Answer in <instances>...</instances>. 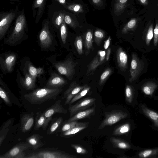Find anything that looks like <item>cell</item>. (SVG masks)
Returning <instances> with one entry per match:
<instances>
[{
  "label": "cell",
  "instance_id": "46",
  "mask_svg": "<svg viewBox=\"0 0 158 158\" xmlns=\"http://www.w3.org/2000/svg\"><path fill=\"white\" fill-rule=\"evenodd\" d=\"M70 146L74 149L78 153L85 154L87 152L85 148L78 144H72L70 145Z\"/></svg>",
  "mask_w": 158,
  "mask_h": 158
},
{
  "label": "cell",
  "instance_id": "37",
  "mask_svg": "<svg viewBox=\"0 0 158 158\" xmlns=\"http://www.w3.org/2000/svg\"><path fill=\"white\" fill-rule=\"evenodd\" d=\"M94 41L98 46H100L102 41L105 38L106 34L105 32L102 30L96 29L94 33Z\"/></svg>",
  "mask_w": 158,
  "mask_h": 158
},
{
  "label": "cell",
  "instance_id": "55",
  "mask_svg": "<svg viewBox=\"0 0 158 158\" xmlns=\"http://www.w3.org/2000/svg\"><path fill=\"white\" fill-rule=\"evenodd\" d=\"M92 1L94 3L97 4L100 2L101 0H92Z\"/></svg>",
  "mask_w": 158,
  "mask_h": 158
},
{
  "label": "cell",
  "instance_id": "2",
  "mask_svg": "<svg viewBox=\"0 0 158 158\" xmlns=\"http://www.w3.org/2000/svg\"><path fill=\"white\" fill-rule=\"evenodd\" d=\"M62 90L61 88L45 87L34 89L30 93L24 94L23 97L31 104L40 105L48 100L56 99Z\"/></svg>",
  "mask_w": 158,
  "mask_h": 158
},
{
  "label": "cell",
  "instance_id": "28",
  "mask_svg": "<svg viewBox=\"0 0 158 158\" xmlns=\"http://www.w3.org/2000/svg\"><path fill=\"white\" fill-rule=\"evenodd\" d=\"M65 14V12L62 11L58 12L54 14L52 19V22L56 28H60L64 21Z\"/></svg>",
  "mask_w": 158,
  "mask_h": 158
},
{
  "label": "cell",
  "instance_id": "31",
  "mask_svg": "<svg viewBox=\"0 0 158 158\" xmlns=\"http://www.w3.org/2000/svg\"><path fill=\"white\" fill-rule=\"evenodd\" d=\"M130 125L128 123H125L116 128L112 134L114 135H120L128 133L130 130Z\"/></svg>",
  "mask_w": 158,
  "mask_h": 158
},
{
  "label": "cell",
  "instance_id": "9",
  "mask_svg": "<svg viewBox=\"0 0 158 158\" xmlns=\"http://www.w3.org/2000/svg\"><path fill=\"white\" fill-rule=\"evenodd\" d=\"M96 99L86 98L79 101L75 104L70 105L68 108L70 117L78 112L88 109L95 103Z\"/></svg>",
  "mask_w": 158,
  "mask_h": 158
},
{
  "label": "cell",
  "instance_id": "35",
  "mask_svg": "<svg viewBox=\"0 0 158 158\" xmlns=\"http://www.w3.org/2000/svg\"><path fill=\"white\" fill-rule=\"evenodd\" d=\"M91 87L87 85L82 89L71 100L69 105H72L74 102L85 96L89 91Z\"/></svg>",
  "mask_w": 158,
  "mask_h": 158
},
{
  "label": "cell",
  "instance_id": "24",
  "mask_svg": "<svg viewBox=\"0 0 158 158\" xmlns=\"http://www.w3.org/2000/svg\"><path fill=\"white\" fill-rule=\"evenodd\" d=\"M36 79L30 76L27 72L26 73L24 77L22 80L21 84L25 89L27 90H31L35 87Z\"/></svg>",
  "mask_w": 158,
  "mask_h": 158
},
{
  "label": "cell",
  "instance_id": "11",
  "mask_svg": "<svg viewBox=\"0 0 158 158\" xmlns=\"http://www.w3.org/2000/svg\"><path fill=\"white\" fill-rule=\"evenodd\" d=\"M87 84L81 86L74 81L72 82L68 88L64 93L62 99H65L64 105L69 104L72 98L86 85Z\"/></svg>",
  "mask_w": 158,
  "mask_h": 158
},
{
  "label": "cell",
  "instance_id": "23",
  "mask_svg": "<svg viewBox=\"0 0 158 158\" xmlns=\"http://www.w3.org/2000/svg\"><path fill=\"white\" fill-rule=\"evenodd\" d=\"M63 119L62 117L56 118L54 119L47 131V134L52 135L59 131L63 123Z\"/></svg>",
  "mask_w": 158,
  "mask_h": 158
},
{
  "label": "cell",
  "instance_id": "44",
  "mask_svg": "<svg viewBox=\"0 0 158 158\" xmlns=\"http://www.w3.org/2000/svg\"><path fill=\"white\" fill-rule=\"evenodd\" d=\"M158 153V149H148L141 152L139 156L141 158L148 157L156 154Z\"/></svg>",
  "mask_w": 158,
  "mask_h": 158
},
{
  "label": "cell",
  "instance_id": "48",
  "mask_svg": "<svg viewBox=\"0 0 158 158\" xmlns=\"http://www.w3.org/2000/svg\"><path fill=\"white\" fill-rule=\"evenodd\" d=\"M153 43L155 46H156L158 43V21L156 22V25L153 31Z\"/></svg>",
  "mask_w": 158,
  "mask_h": 158
},
{
  "label": "cell",
  "instance_id": "16",
  "mask_svg": "<svg viewBox=\"0 0 158 158\" xmlns=\"http://www.w3.org/2000/svg\"><path fill=\"white\" fill-rule=\"evenodd\" d=\"M34 123V114L33 112L23 115L21 119L20 128L22 132L25 133L30 131Z\"/></svg>",
  "mask_w": 158,
  "mask_h": 158
},
{
  "label": "cell",
  "instance_id": "30",
  "mask_svg": "<svg viewBox=\"0 0 158 158\" xmlns=\"http://www.w3.org/2000/svg\"><path fill=\"white\" fill-rule=\"evenodd\" d=\"M153 24L149 23L147 25L144 31V35L146 44L149 45L153 37Z\"/></svg>",
  "mask_w": 158,
  "mask_h": 158
},
{
  "label": "cell",
  "instance_id": "19",
  "mask_svg": "<svg viewBox=\"0 0 158 158\" xmlns=\"http://www.w3.org/2000/svg\"><path fill=\"white\" fill-rule=\"evenodd\" d=\"M96 106L87 109L85 110L80 111L74 114L66 122L77 121L79 119H84L94 115L95 113Z\"/></svg>",
  "mask_w": 158,
  "mask_h": 158
},
{
  "label": "cell",
  "instance_id": "21",
  "mask_svg": "<svg viewBox=\"0 0 158 158\" xmlns=\"http://www.w3.org/2000/svg\"><path fill=\"white\" fill-rule=\"evenodd\" d=\"M14 118H11L5 122L0 130V146L4 141L14 122Z\"/></svg>",
  "mask_w": 158,
  "mask_h": 158
},
{
  "label": "cell",
  "instance_id": "13",
  "mask_svg": "<svg viewBox=\"0 0 158 158\" xmlns=\"http://www.w3.org/2000/svg\"><path fill=\"white\" fill-rule=\"evenodd\" d=\"M47 0H34L32 5V15L35 17V22L38 23L43 14Z\"/></svg>",
  "mask_w": 158,
  "mask_h": 158
},
{
  "label": "cell",
  "instance_id": "39",
  "mask_svg": "<svg viewBox=\"0 0 158 158\" xmlns=\"http://www.w3.org/2000/svg\"><path fill=\"white\" fill-rule=\"evenodd\" d=\"M74 44L79 54L81 55L83 53V41L81 36H77L75 39Z\"/></svg>",
  "mask_w": 158,
  "mask_h": 158
},
{
  "label": "cell",
  "instance_id": "50",
  "mask_svg": "<svg viewBox=\"0 0 158 158\" xmlns=\"http://www.w3.org/2000/svg\"><path fill=\"white\" fill-rule=\"evenodd\" d=\"M111 40V37L109 36L108 39L105 42L104 45V48L105 49H107L108 48L110 45Z\"/></svg>",
  "mask_w": 158,
  "mask_h": 158
},
{
  "label": "cell",
  "instance_id": "41",
  "mask_svg": "<svg viewBox=\"0 0 158 158\" xmlns=\"http://www.w3.org/2000/svg\"><path fill=\"white\" fill-rule=\"evenodd\" d=\"M112 70L110 68H107L101 75L99 82L100 85H103L112 73Z\"/></svg>",
  "mask_w": 158,
  "mask_h": 158
},
{
  "label": "cell",
  "instance_id": "20",
  "mask_svg": "<svg viewBox=\"0 0 158 158\" xmlns=\"http://www.w3.org/2000/svg\"><path fill=\"white\" fill-rule=\"evenodd\" d=\"M43 138V136L37 134H34L27 138L26 141L29 143L34 150H36L45 145L41 139Z\"/></svg>",
  "mask_w": 158,
  "mask_h": 158
},
{
  "label": "cell",
  "instance_id": "12",
  "mask_svg": "<svg viewBox=\"0 0 158 158\" xmlns=\"http://www.w3.org/2000/svg\"><path fill=\"white\" fill-rule=\"evenodd\" d=\"M31 148H32V146L26 141L19 143L8 151L0 155V158H15L19 153Z\"/></svg>",
  "mask_w": 158,
  "mask_h": 158
},
{
  "label": "cell",
  "instance_id": "27",
  "mask_svg": "<svg viewBox=\"0 0 158 158\" xmlns=\"http://www.w3.org/2000/svg\"><path fill=\"white\" fill-rule=\"evenodd\" d=\"M113 146L115 148L121 149H128L130 148L129 143L122 139L119 138L112 137L110 139Z\"/></svg>",
  "mask_w": 158,
  "mask_h": 158
},
{
  "label": "cell",
  "instance_id": "40",
  "mask_svg": "<svg viewBox=\"0 0 158 158\" xmlns=\"http://www.w3.org/2000/svg\"><path fill=\"white\" fill-rule=\"evenodd\" d=\"M0 96L7 105L9 106H12L8 94L1 86L0 87Z\"/></svg>",
  "mask_w": 158,
  "mask_h": 158
},
{
  "label": "cell",
  "instance_id": "18",
  "mask_svg": "<svg viewBox=\"0 0 158 158\" xmlns=\"http://www.w3.org/2000/svg\"><path fill=\"white\" fill-rule=\"evenodd\" d=\"M116 58L118 66L122 71H125L127 68L128 57L122 48L119 47L116 52Z\"/></svg>",
  "mask_w": 158,
  "mask_h": 158
},
{
  "label": "cell",
  "instance_id": "47",
  "mask_svg": "<svg viewBox=\"0 0 158 158\" xmlns=\"http://www.w3.org/2000/svg\"><path fill=\"white\" fill-rule=\"evenodd\" d=\"M64 21L66 24L69 25L71 27L74 28L76 27V24L69 15L65 14Z\"/></svg>",
  "mask_w": 158,
  "mask_h": 158
},
{
  "label": "cell",
  "instance_id": "14",
  "mask_svg": "<svg viewBox=\"0 0 158 158\" xmlns=\"http://www.w3.org/2000/svg\"><path fill=\"white\" fill-rule=\"evenodd\" d=\"M67 83L66 80L55 73H52L45 85L48 88H61Z\"/></svg>",
  "mask_w": 158,
  "mask_h": 158
},
{
  "label": "cell",
  "instance_id": "4",
  "mask_svg": "<svg viewBox=\"0 0 158 158\" xmlns=\"http://www.w3.org/2000/svg\"><path fill=\"white\" fill-rule=\"evenodd\" d=\"M19 8L9 11L0 13V40H1L6 34L13 21L15 20L19 12Z\"/></svg>",
  "mask_w": 158,
  "mask_h": 158
},
{
  "label": "cell",
  "instance_id": "45",
  "mask_svg": "<svg viewBox=\"0 0 158 158\" xmlns=\"http://www.w3.org/2000/svg\"><path fill=\"white\" fill-rule=\"evenodd\" d=\"M67 9L75 12L80 13L83 12V8L80 4H75L69 5L65 7Z\"/></svg>",
  "mask_w": 158,
  "mask_h": 158
},
{
  "label": "cell",
  "instance_id": "6",
  "mask_svg": "<svg viewBox=\"0 0 158 158\" xmlns=\"http://www.w3.org/2000/svg\"><path fill=\"white\" fill-rule=\"evenodd\" d=\"M77 63L74 62L72 58L69 57L63 61L55 62L53 64L60 74L70 80L75 74Z\"/></svg>",
  "mask_w": 158,
  "mask_h": 158
},
{
  "label": "cell",
  "instance_id": "38",
  "mask_svg": "<svg viewBox=\"0 0 158 158\" xmlns=\"http://www.w3.org/2000/svg\"><path fill=\"white\" fill-rule=\"evenodd\" d=\"M126 99L129 103H131L133 100L134 90L132 86L130 85L126 86L125 89Z\"/></svg>",
  "mask_w": 158,
  "mask_h": 158
},
{
  "label": "cell",
  "instance_id": "1",
  "mask_svg": "<svg viewBox=\"0 0 158 158\" xmlns=\"http://www.w3.org/2000/svg\"><path fill=\"white\" fill-rule=\"evenodd\" d=\"M27 24L24 8L19 11L15 22L11 34L6 43L10 45H16L19 44L27 35Z\"/></svg>",
  "mask_w": 158,
  "mask_h": 158
},
{
  "label": "cell",
  "instance_id": "3",
  "mask_svg": "<svg viewBox=\"0 0 158 158\" xmlns=\"http://www.w3.org/2000/svg\"><path fill=\"white\" fill-rule=\"evenodd\" d=\"M77 156L64 151L52 149L39 150L26 155V158H76Z\"/></svg>",
  "mask_w": 158,
  "mask_h": 158
},
{
  "label": "cell",
  "instance_id": "7",
  "mask_svg": "<svg viewBox=\"0 0 158 158\" xmlns=\"http://www.w3.org/2000/svg\"><path fill=\"white\" fill-rule=\"evenodd\" d=\"M105 118L101 123L98 129L115 124L128 115L127 113L119 110H114L109 112H105Z\"/></svg>",
  "mask_w": 158,
  "mask_h": 158
},
{
  "label": "cell",
  "instance_id": "34",
  "mask_svg": "<svg viewBox=\"0 0 158 158\" xmlns=\"http://www.w3.org/2000/svg\"><path fill=\"white\" fill-rule=\"evenodd\" d=\"M128 0H116L114 5V12L116 15L120 14L124 10Z\"/></svg>",
  "mask_w": 158,
  "mask_h": 158
},
{
  "label": "cell",
  "instance_id": "22",
  "mask_svg": "<svg viewBox=\"0 0 158 158\" xmlns=\"http://www.w3.org/2000/svg\"><path fill=\"white\" fill-rule=\"evenodd\" d=\"M89 123H79L74 127L65 131L61 133V137L69 136L75 134L86 128L88 125Z\"/></svg>",
  "mask_w": 158,
  "mask_h": 158
},
{
  "label": "cell",
  "instance_id": "56",
  "mask_svg": "<svg viewBox=\"0 0 158 158\" xmlns=\"http://www.w3.org/2000/svg\"><path fill=\"white\" fill-rule=\"evenodd\" d=\"M12 2H17L19 0H10Z\"/></svg>",
  "mask_w": 158,
  "mask_h": 158
},
{
  "label": "cell",
  "instance_id": "15",
  "mask_svg": "<svg viewBox=\"0 0 158 158\" xmlns=\"http://www.w3.org/2000/svg\"><path fill=\"white\" fill-rule=\"evenodd\" d=\"M61 100L56 101L51 107L46 109L43 113L47 118H52L54 114L58 113L65 114L67 113V110L64 108L60 104Z\"/></svg>",
  "mask_w": 158,
  "mask_h": 158
},
{
  "label": "cell",
  "instance_id": "29",
  "mask_svg": "<svg viewBox=\"0 0 158 158\" xmlns=\"http://www.w3.org/2000/svg\"><path fill=\"white\" fill-rule=\"evenodd\" d=\"M157 87V85L155 82L148 81L143 85L142 90L145 94L152 95Z\"/></svg>",
  "mask_w": 158,
  "mask_h": 158
},
{
  "label": "cell",
  "instance_id": "54",
  "mask_svg": "<svg viewBox=\"0 0 158 158\" xmlns=\"http://www.w3.org/2000/svg\"><path fill=\"white\" fill-rule=\"evenodd\" d=\"M55 1L59 3L60 4L64 5L66 3V0H54Z\"/></svg>",
  "mask_w": 158,
  "mask_h": 158
},
{
  "label": "cell",
  "instance_id": "17",
  "mask_svg": "<svg viewBox=\"0 0 158 158\" xmlns=\"http://www.w3.org/2000/svg\"><path fill=\"white\" fill-rule=\"evenodd\" d=\"M52 119V118H46L43 112H37L35 119L34 129L38 130L42 128L43 130H46Z\"/></svg>",
  "mask_w": 158,
  "mask_h": 158
},
{
  "label": "cell",
  "instance_id": "42",
  "mask_svg": "<svg viewBox=\"0 0 158 158\" xmlns=\"http://www.w3.org/2000/svg\"><path fill=\"white\" fill-rule=\"evenodd\" d=\"M78 122L77 121L66 122L61 126L58 132L61 133L67 131L75 126Z\"/></svg>",
  "mask_w": 158,
  "mask_h": 158
},
{
  "label": "cell",
  "instance_id": "57",
  "mask_svg": "<svg viewBox=\"0 0 158 158\" xmlns=\"http://www.w3.org/2000/svg\"></svg>",
  "mask_w": 158,
  "mask_h": 158
},
{
  "label": "cell",
  "instance_id": "32",
  "mask_svg": "<svg viewBox=\"0 0 158 158\" xmlns=\"http://www.w3.org/2000/svg\"><path fill=\"white\" fill-rule=\"evenodd\" d=\"M138 19L136 18L131 19L124 26L122 30V33L126 34L128 31L133 30L137 24Z\"/></svg>",
  "mask_w": 158,
  "mask_h": 158
},
{
  "label": "cell",
  "instance_id": "49",
  "mask_svg": "<svg viewBox=\"0 0 158 158\" xmlns=\"http://www.w3.org/2000/svg\"><path fill=\"white\" fill-rule=\"evenodd\" d=\"M98 55L100 56L99 57V61L101 64L103 63L106 59V54L105 51H99L98 52Z\"/></svg>",
  "mask_w": 158,
  "mask_h": 158
},
{
  "label": "cell",
  "instance_id": "8",
  "mask_svg": "<svg viewBox=\"0 0 158 158\" xmlns=\"http://www.w3.org/2000/svg\"><path fill=\"white\" fill-rule=\"evenodd\" d=\"M144 63L140 60L135 53H133L131 64L130 73L131 77L129 81L131 83L136 80L143 69Z\"/></svg>",
  "mask_w": 158,
  "mask_h": 158
},
{
  "label": "cell",
  "instance_id": "52",
  "mask_svg": "<svg viewBox=\"0 0 158 158\" xmlns=\"http://www.w3.org/2000/svg\"><path fill=\"white\" fill-rule=\"evenodd\" d=\"M111 48H109L107 49L106 51V61H108L109 59L110 55L111 53Z\"/></svg>",
  "mask_w": 158,
  "mask_h": 158
},
{
  "label": "cell",
  "instance_id": "10",
  "mask_svg": "<svg viewBox=\"0 0 158 158\" xmlns=\"http://www.w3.org/2000/svg\"><path fill=\"white\" fill-rule=\"evenodd\" d=\"M16 59V55L15 53H10L6 55L4 58L0 59L1 69L4 73H10L13 71Z\"/></svg>",
  "mask_w": 158,
  "mask_h": 158
},
{
  "label": "cell",
  "instance_id": "43",
  "mask_svg": "<svg viewBox=\"0 0 158 158\" xmlns=\"http://www.w3.org/2000/svg\"><path fill=\"white\" fill-rule=\"evenodd\" d=\"M61 38L63 44L66 42L67 36V29L66 23L63 21L60 27Z\"/></svg>",
  "mask_w": 158,
  "mask_h": 158
},
{
  "label": "cell",
  "instance_id": "36",
  "mask_svg": "<svg viewBox=\"0 0 158 158\" xmlns=\"http://www.w3.org/2000/svg\"><path fill=\"white\" fill-rule=\"evenodd\" d=\"M98 55H97L89 65L86 74H88L90 72L94 71L96 68L101 64L99 61Z\"/></svg>",
  "mask_w": 158,
  "mask_h": 158
},
{
  "label": "cell",
  "instance_id": "53",
  "mask_svg": "<svg viewBox=\"0 0 158 158\" xmlns=\"http://www.w3.org/2000/svg\"><path fill=\"white\" fill-rule=\"evenodd\" d=\"M142 5L146 6L148 3V0H137Z\"/></svg>",
  "mask_w": 158,
  "mask_h": 158
},
{
  "label": "cell",
  "instance_id": "33",
  "mask_svg": "<svg viewBox=\"0 0 158 158\" xmlns=\"http://www.w3.org/2000/svg\"><path fill=\"white\" fill-rule=\"evenodd\" d=\"M93 38L92 31H88L86 33L84 40V45L87 52L93 48Z\"/></svg>",
  "mask_w": 158,
  "mask_h": 158
},
{
  "label": "cell",
  "instance_id": "25",
  "mask_svg": "<svg viewBox=\"0 0 158 158\" xmlns=\"http://www.w3.org/2000/svg\"><path fill=\"white\" fill-rule=\"evenodd\" d=\"M26 65L27 69V72L35 79L44 73V70L42 68H36L29 61L26 62Z\"/></svg>",
  "mask_w": 158,
  "mask_h": 158
},
{
  "label": "cell",
  "instance_id": "51",
  "mask_svg": "<svg viewBox=\"0 0 158 158\" xmlns=\"http://www.w3.org/2000/svg\"><path fill=\"white\" fill-rule=\"evenodd\" d=\"M26 156L25 153L23 151L18 154L15 158H26Z\"/></svg>",
  "mask_w": 158,
  "mask_h": 158
},
{
  "label": "cell",
  "instance_id": "26",
  "mask_svg": "<svg viewBox=\"0 0 158 158\" xmlns=\"http://www.w3.org/2000/svg\"><path fill=\"white\" fill-rule=\"evenodd\" d=\"M141 108L143 113L153 121L155 127H158V114L144 105H142Z\"/></svg>",
  "mask_w": 158,
  "mask_h": 158
},
{
  "label": "cell",
  "instance_id": "5",
  "mask_svg": "<svg viewBox=\"0 0 158 158\" xmlns=\"http://www.w3.org/2000/svg\"><path fill=\"white\" fill-rule=\"evenodd\" d=\"M52 30L49 20L48 19H44L39 35L40 45L41 48L47 49L52 45L53 40Z\"/></svg>",
  "mask_w": 158,
  "mask_h": 158
}]
</instances>
